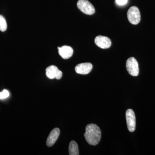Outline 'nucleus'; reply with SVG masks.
Listing matches in <instances>:
<instances>
[{
  "label": "nucleus",
  "instance_id": "obj_9",
  "mask_svg": "<svg viewBox=\"0 0 155 155\" xmlns=\"http://www.w3.org/2000/svg\"><path fill=\"white\" fill-rule=\"evenodd\" d=\"M60 134V129L58 128H54L51 131L47 140L46 144L47 146L51 147L54 145L59 137Z\"/></svg>",
  "mask_w": 155,
  "mask_h": 155
},
{
  "label": "nucleus",
  "instance_id": "obj_1",
  "mask_svg": "<svg viewBox=\"0 0 155 155\" xmlns=\"http://www.w3.org/2000/svg\"><path fill=\"white\" fill-rule=\"evenodd\" d=\"M84 136L89 144L96 146L101 140V132L97 125L94 124H88L85 128Z\"/></svg>",
  "mask_w": 155,
  "mask_h": 155
},
{
  "label": "nucleus",
  "instance_id": "obj_11",
  "mask_svg": "<svg viewBox=\"0 0 155 155\" xmlns=\"http://www.w3.org/2000/svg\"><path fill=\"white\" fill-rule=\"evenodd\" d=\"M69 154L70 155H78L79 150L78 145L76 142L72 140L70 142L69 145Z\"/></svg>",
  "mask_w": 155,
  "mask_h": 155
},
{
  "label": "nucleus",
  "instance_id": "obj_6",
  "mask_svg": "<svg viewBox=\"0 0 155 155\" xmlns=\"http://www.w3.org/2000/svg\"><path fill=\"white\" fill-rule=\"evenodd\" d=\"M46 75L50 79H61L63 75V73L58 67L54 65L50 66L46 69Z\"/></svg>",
  "mask_w": 155,
  "mask_h": 155
},
{
  "label": "nucleus",
  "instance_id": "obj_4",
  "mask_svg": "<svg viewBox=\"0 0 155 155\" xmlns=\"http://www.w3.org/2000/svg\"><path fill=\"white\" fill-rule=\"evenodd\" d=\"M126 69L130 75L137 76L139 75V69L138 62L133 57L128 58L126 61Z\"/></svg>",
  "mask_w": 155,
  "mask_h": 155
},
{
  "label": "nucleus",
  "instance_id": "obj_7",
  "mask_svg": "<svg viewBox=\"0 0 155 155\" xmlns=\"http://www.w3.org/2000/svg\"><path fill=\"white\" fill-rule=\"evenodd\" d=\"M95 43L98 47L102 49H107L110 47L111 41L109 38L102 35H98L95 38Z\"/></svg>",
  "mask_w": 155,
  "mask_h": 155
},
{
  "label": "nucleus",
  "instance_id": "obj_10",
  "mask_svg": "<svg viewBox=\"0 0 155 155\" xmlns=\"http://www.w3.org/2000/svg\"><path fill=\"white\" fill-rule=\"evenodd\" d=\"M58 52L60 56L64 59H68L73 55V50L71 47L64 45L58 47Z\"/></svg>",
  "mask_w": 155,
  "mask_h": 155
},
{
  "label": "nucleus",
  "instance_id": "obj_5",
  "mask_svg": "<svg viewBox=\"0 0 155 155\" xmlns=\"http://www.w3.org/2000/svg\"><path fill=\"white\" fill-rule=\"evenodd\" d=\"M125 115L127 128L130 132H133L135 130L136 127V117L134 112L131 109H128Z\"/></svg>",
  "mask_w": 155,
  "mask_h": 155
},
{
  "label": "nucleus",
  "instance_id": "obj_2",
  "mask_svg": "<svg viewBox=\"0 0 155 155\" xmlns=\"http://www.w3.org/2000/svg\"><path fill=\"white\" fill-rule=\"evenodd\" d=\"M127 17L130 23L137 25L139 23L141 19L140 12L136 6L131 7L127 12Z\"/></svg>",
  "mask_w": 155,
  "mask_h": 155
},
{
  "label": "nucleus",
  "instance_id": "obj_8",
  "mask_svg": "<svg viewBox=\"0 0 155 155\" xmlns=\"http://www.w3.org/2000/svg\"><path fill=\"white\" fill-rule=\"evenodd\" d=\"M92 68V64L91 63H81L78 64L75 67V71L78 74L86 75L91 72Z\"/></svg>",
  "mask_w": 155,
  "mask_h": 155
},
{
  "label": "nucleus",
  "instance_id": "obj_14",
  "mask_svg": "<svg viewBox=\"0 0 155 155\" xmlns=\"http://www.w3.org/2000/svg\"><path fill=\"white\" fill-rule=\"evenodd\" d=\"M116 4L119 6H123L127 4L128 0H116Z\"/></svg>",
  "mask_w": 155,
  "mask_h": 155
},
{
  "label": "nucleus",
  "instance_id": "obj_13",
  "mask_svg": "<svg viewBox=\"0 0 155 155\" xmlns=\"http://www.w3.org/2000/svg\"><path fill=\"white\" fill-rule=\"evenodd\" d=\"M9 92L7 90H4L2 92H0V99H4L9 96Z\"/></svg>",
  "mask_w": 155,
  "mask_h": 155
},
{
  "label": "nucleus",
  "instance_id": "obj_3",
  "mask_svg": "<svg viewBox=\"0 0 155 155\" xmlns=\"http://www.w3.org/2000/svg\"><path fill=\"white\" fill-rule=\"evenodd\" d=\"M77 5L78 8L84 14L90 15L94 14V7L88 0H78Z\"/></svg>",
  "mask_w": 155,
  "mask_h": 155
},
{
  "label": "nucleus",
  "instance_id": "obj_12",
  "mask_svg": "<svg viewBox=\"0 0 155 155\" xmlns=\"http://www.w3.org/2000/svg\"><path fill=\"white\" fill-rule=\"evenodd\" d=\"M7 28V24L5 19L3 16L0 15V31H5Z\"/></svg>",
  "mask_w": 155,
  "mask_h": 155
}]
</instances>
